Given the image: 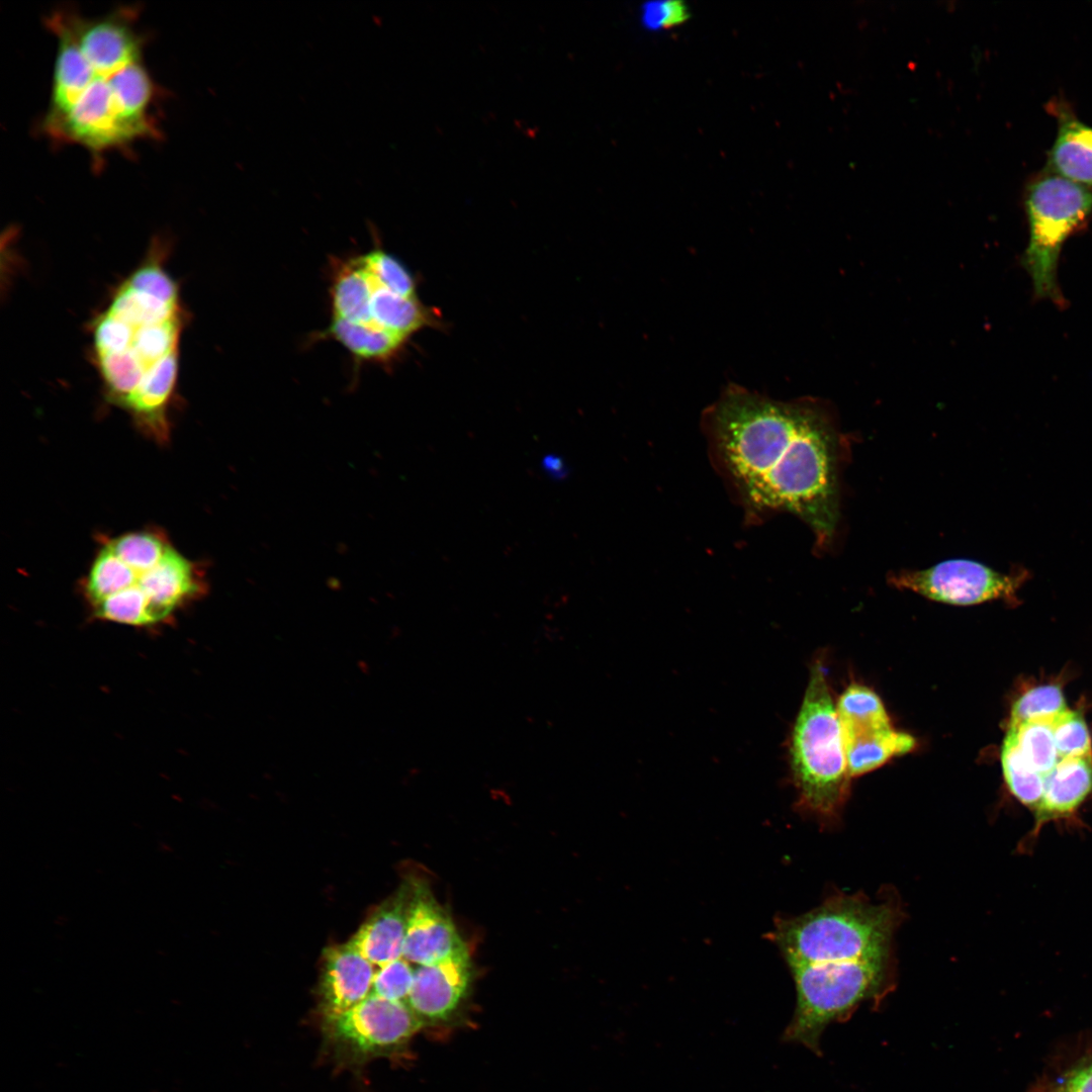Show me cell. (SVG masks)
Wrapping results in <instances>:
<instances>
[{
  "mask_svg": "<svg viewBox=\"0 0 1092 1092\" xmlns=\"http://www.w3.org/2000/svg\"><path fill=\"white\" fill-rule=\"evenodd\" d=\"M789 756L801 809L823 819L836 817L847 800L850 776L836 705L819 658L810 667Z\"/></svg>",
  "mask_w": 1092,
  "mask_h": 1092,
  "instance_id": "obj_4",
  "label": "cell"
},
{
  "mask_svg": "<svg viewBox=\"0 0 1092 1092\" xmlns=\"http://www.w3.org/2000/svg\"><path fill=\"white\" fill-rule=\"evenodd\" d=\"M850 778L874 770L894 756L910 752L915 738L893 726L842 735Z\"/></svg>",
  "mask_w": 1092,
  "mask_h": 1092,
  "instance_id": "obj_16",
  "label": "cell"
},
{
  "mask_svg": "<svg viewBox=\"0 0 1092 1092\" xmlns=\"http://www.w3.org/2000/svg\"><path fill=\"white\" fill-rule=\"evenodd\" d=\"M324 335L336 340L357 359L387 362L396 356L406 339L375 326L332 317Z\"/></svg>",
  "mask_w": 1092,
  "mask_h": 1092,
  "instance_id": "obj_17",
  "label": "cell"
},
{
  "mask_svg": "<svg viewBox=\"0 0 1092 1092\" xmlns=\"http://www.w3.org/2000/svg\"><path fill=\"white\" fill-rule=\"evenodd\" d=\"M1046 109L1058 130L1044 169L1092 191V126L1079 119L1064 98L1051 99Z\"/></svg>",
  "mask_w": 1092,
  "mask_h": 1092,
  "instance_id": "obj_13",
  "label": "cell"
},
{
  "mask_svg": "<svg viewBox=\"0 0 1092 1092\" xmlns=\"http://www.w3.org/2000/svg\"><path fill=\"white\" fill-rule=\"evenodd\" d=\"M1028 242L1021 257L1034 297L1066 307L1058 283L1060 255L1067 240L1092 220V191L1043 168L1024 189Z\"/></svg>",
  "mask_w": 1092,
  "mask_h": 1092,
  "instance_id": "obj_6",
  "label": "cell"
},
{
  "mask_svg": "<svg viewBox=\"0 0 1092 1092\" xmlns=\"http://www.w3.org/2000/svg\"><path fill=\"white\" fill-rule=\"evenodd\" d=\"M136 18L130 7L97 16L62 8L47 17L57 54L41 129L97 162L161 136V92L146 65Z\"/></svg>",
  "mask_w": 1092,
  "mask_h": 1092,
  "instance_id": "obj_2",
  "label": "cell"
},
{
  "mask_svg": "<svg viewBox=\"0 0 1092 1092\" xmlns=\"http://www.w3.org/2000/svg\"><path fill=\"white\" fill-rule=\"evenodd\" d=\"M790 969L797 1005L784 1038L817 1055L828 1024L848 1019L862 1003L879 1004L894 987L892 958L844 965L802 964Z\"/></svg>",
  "mask_w": 1092,
  "mask_h": 1092,
  "instance_id": "obj_5",
  "label": "cell"
},
{
  "mask_svg": "<svg viewBox=\"0 0 1092 1092\" xmlns=\"http://www.w3.org/2000/svg\"><path fill=\"white\" fill-rule=\"evenodd\" d=\"M165 251L162 241L152 243L90 327L91 357L105 396L161 441L169 435L187 320L179 285L165 267Z\"/></svg>",
  "mask_w": 1092,
  "mask_h": 1092,
  "instance_id": "obj_3",
  "label": "cell"
},
{
  "mask_svg": "<svg viewBox=\"0 0 1092 1092\" xmlns=\"http://www.w3.org/2000/svg\"><path fill=\"white\" fill-rule=\"evenodd\" d=\"M471 973L468 949L415 969L406 1004L423 1027L452 1019L468 993Z\"/></svg>",
  "mask_w": 1092,
  "mask_h": 1092,
  "instance_id": "obj_11",
  "label": "cell"
},
{
  "mask_svg": "<svg viewBox=\"0 0 1092 1092\" xmlns=\"http://www.w3.org/2000/svg\"><path fill=\"white\" fill-rule=\"evenodd\" d=\"M1053 1092H1092V1053L1084 1056L1057 1083Z\"/></svg>",
  "mask_w": 1092,
  "mask_h": 1092,
  "instance_id": "obj_27",
  "label": "cell"
},
{
  "mask_svg": "<svg viewBox=\"0 0 1092 1092\" xmlns=\"http://www.w3.org/2000/svg\"><path fill=\"white\" fill-rule=\"evenodd\" d=\"M371 296L372 283L359 257L351 259L337 270L333 278V317L374 326L370 311Z\"/></svg>",
  "mask_w": 1092,
  "mask_h": 1092,
  "instance_id": "obj_18",
  "label": "cell"
},
{
  "mask_svg": "<svg viewBox=\"0 0 1092 1092\" xmlns=\"http://www.w3.org/2000/svg\"><path fill=\"white\" fill-rule=\"evenodd\" d=\"M1068 710L1059 686L1034 687L1023 693L1011 708V725L1025 722H1053Z\"/></svg>",
  "mask_w": 1092,
  "mask_h": 1092,
  "instance_id": "obj_23",
  "label": "cell"
},
{
  "mask_svg": "<svg viewBox=\"0 0 1092 1092\" xmlns=\"http://www.w3.org/2000/svg\"><path fill=\"white\" fill-rule=\"evenodd\" d=\"M1052 727L1060 759L1092 755L1090 733L1081 714L1067 710L1052 722Z\"/></svg>",
  "mask_w": 1092,
  "mask_h": 1092,
  "instance_id": "obj_25",
  "label": "cell"
},
{
  "mask_svg": "<svg viewBox=\"0 0 1092 1092\" xmlns=\"http://www.w3.org/2000/svg\"><path fill=\"white\" fill-rule=\"evenodd\" d=\"M1006 737L1011 739L1023 759L1046 777L1060 760L1052 722L1035 721L1009 724Z\"/></svg>",
  "mask_w": 1092,
  "mask_h": 1092,
  "instance_id": "obj_21",
  "label": "cell"
},
{
  "mask_svg": "<svg viewBox=\"0 0 1092 1092\" xmlns=\"http://www.w3.org/2000/svg\"><path fill=\"white\" fill-rule=\"evenodd\" d=\"M415 969L403 957L376 968L372 994L406 1003L414 982Z\"/></svg>",
  "mask_w": 1092,
  "mask_h": 1092,
  "instance_id": "obj_26",
  "label": "cell"
},
{
  "mask_svg": "<svg viewBox=\"0 0 1092 1092\" xmlns=\"http://www.w3.org/2000/svg\"><path fill=\"white\" fill-rule=\"evenodd\" d=\"M1001 765L1010 793L1025 806L1036 808L1044 792L1045 777L1023 759L1006 736L1001 749Z\"/></svg>",
  "mask_w": 1092,
  "mask_h": 1092,
  "instance_id": "obj_22",
  "label": "cell"
},
{
  "mask_svg": "<svg viewBox=\"0 0 1092 1092\" xmlns=\"http://www.w3.org/2000/svg\"><path fill=\"white\" fill-rule=\"evenodd\" d=\"M318 985L322 1017L346 1011L372 994L376 968L349 942L328 947Z\"/></svg>",
  "mask_w": 1092,
  "mask_h": 1092,
  "instance_id": "obj_12",
  "label": "cell"
},
{
  "mask_svg": "<svg viewBox=\"0 0 1092 1092\" xmlns=\"http://www.w3.org/2000/svg\"><path fill=\"white\" fill-rule=\"evenodd\" d=\"M410 887L382 903L348 941L375 968L402 958Z\"/></svg>",
  "mask_w": 1092,
  "mask_h": 1092,
  "instance_id": "obj_14",
  "label": "cell"
},
{
  "mask_svg": "<svg viewBox=\"0 0 1092 1092\" xmlns=\"http://www.w3.org/2000/svg\"><path fill=\"white\" fill-rule=\"evenodd\" d=\"M422 1027L405 1002L373 994L346 1011L322 1017L327 1045L348 1065L402 1052Z\"/></svg>",
  "mask_w": 1092,
  "mask_h": 1092,
  "instance_id": "obj_8",
  "label": "cell"
},
{
  "mask_svg": "<svg viewBox=\"0 0 1092 1092\" xmlns=\"http://www.w3.org/2000/svg\"><path fill=\"white\" fill-rule=\"evenodd\" d=\"M836 711L842 734L892 725L880 697L864 686H849L840 696Z\"/></svg>",
  "mask_w": 1092,
  "mask_h": 1092,
  "instance_id": "obj_20",
  "label": "cell"
},
{
  "mask_svg": "<svg viewBox=\"0 0 1092 1092\" xmlns=\"http://www.w3.org/2000/svg\"><path fill=\"white\" fill-rule=\"evenodd\" d=\"M1027 577L1023 567L1002 573L982 562L959 558L892 573L889 582L935 602L973 606L995 600L1012 602Z\"/></svg>",
  "mask_w": 1092,
  "mask_h": 1092,
  "instance_id": "obj_9",
  "label": "cell"
},
{
  "mask_svg": "<svg viewBox=\"0 0 1092 1092\" xmlns=\"http://www.w3.org/2000/svg\"><path fill=\"white\" fill-rule=\"evenodd\" d=\"M900 917L892 902L841 894L806 914L778 920L769 936L790 965L824 947L892 946Z\"/></svg>",
  "mask_w": 1092,
  "mask_h": 1092,
  "instance_id": "obj_7",
  "label": "cell"
},
{
  "mask_svg": "<svg viewBox=\"0 0 1092 1092\" xmlns=\"http://www.w3.org/2000/svg\"><path fill=\"white\" fill-rule=\"evenodd\" d=\"M712 460L745 517L790 513L827 546L839 518L838 442L814 404L729 384L704 413Z\"/></svg>",
  "mask_w": 1092,
  "mask_h": 1092,
  "instance_id": "obj_1",
  "label": "cell"
},
{
  "mask_svg": "<svg viewBox=\"0 0 1092 1092\" xmlns=\"http://www.w3.org/2000/svg\"><path fill=\"white\" fill-rule=\"evenodd\" d=\"M1092 790V755L1061 758L1045 777L1044 792L1035 808L1032 834L1050 820L1068 816Z\"/></svg>",
  "mask_w": 1092,
  "mask_h": 1092,
  "instance_id": "obj_15",
  "label": "cell"
},
{
  "mask_svg": "<svg viewBox=\"0 0 1092 1092\" xmlns=\"http://www.w3.org/2000/svg\"><path fill=\"white\" fill-rule=\"evenodd\" d=\"M370 279L377 285L403 297H416L412 274L395 257L382 249H373L359 257Z\"/></svg>",
  "mask_w": 1092,
  "mask_h": 1092,
  "instance_id": "obj_24",
  "label": "cell"
},
{
  "mask_svg": "<svg viewBox=\"0 0 1092 1092\" xmlns=\"http://www.w3.org/2000/svg\"><path fill=\"white\" fill-rule=\"evenodd\" d=\"M371 283L370 311L374 326L407 339L410 335L432 323L429 309L416 297H403L372 280Z\"/></svg>",
  "mask_w": 1092,
  "mask_h": 1092,
  "instance_id": "obj_19",
  "label": "cell"
},
{
  "mask_svg": "<svg viewBox=\"0 0 1092 1092\" xmlns=\"http://www.w3.org/2000/svg\"><path fill=\"white\" fill-rule=\"evenodd\" d=\"M408 902L402 957L411 964L431 965L467 949L446 910L428 883L408 880Z\"/></svg>",
  "mask_w": 1092,
  "mask_h": 1092,
  "instance_id": "obj_10",
  "label": "cell"
}]
</instances>
